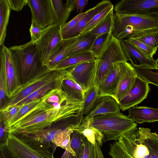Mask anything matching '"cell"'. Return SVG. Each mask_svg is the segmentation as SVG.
<instances>
[{
	"instance_id": "cell-48",
	"label": "cell",
	"mask_w": 158,
	"mask_h": 158,
	"mask_svg": "<svg viewBox=\"0 0 158 158\" xmlns=\"http://www.w3.org/2000/svg\"><path fill=\"white\" fill-rule=\"evenodd\" d=\"M0 151V158H9L6 154L4 152L3 149H2Z\"/></svg>"
},
{
	"instance_id": "cell-23",
	"label": "cell",
	"mask_w": 158,
	"mask_h": 158,
	"mask_svg": "<svg viewBox=\"0 0 158 158\" xmlns=\"http://www.w3.org/2000/svg\"><path fill=\"white\" fill-rule=\"evenodd\" d=\"M80 37L79 35L70 39H62L53 51L49 59L48 68L52 70L59 62L66 58L70 49Z\"/></svg>"
},
{
	"instance_id": "cell-1",
	"label": "cell",
	"mask_w": 158,
	"mask_h": 158,
	"mask_svg": "<svg viewBox=\"0 0 158 158\" xmlns=\"http://www.w3.org/2000/svg\"><path fill=\"white\" fill-rule=\"evenodd\" d=\"M47 99L17 121L9 125V133L20 137L34 135L81 111L82 103H75L68 99L62 106H55L48 102Z\"/></svg>"
},
{
	"instance_id": "cell-19",
	"label": "cell",
	"mask_w": 158,
	"mask_h": 158,
	"mask_svg": "<svg viewBox=\"0 0 158 158\" xmlns=\"http://www.w3.org/2000/svg\"><path fill=\"white\" fill-rule=\"evenodd\" d=\"M137 76L135 69L131 64L125 62L118 86L112 96L118 103L119 101L129 91Z\"/></svg>"
},
{
	"instance_id": "cell-30",
	"label": "cell",
	"mask_w": 158,
	"mask_h": 158,
	"mask_svg": "<svg viewBox=\"0 0 158 158\" xmlns=\"http://www.w3.org/2000/svg\"><path fill=\"white\" fill-rule=\"evenodd\" d=\"M96 37L89 33L81 35L69 52L67 57L80 52L91 51L92 46Z\"/></svg>"
},
{
	"instance_id": "cell-3",
	"label": "cell",
	"mask_w": 158,
	"mask_h": 158,
	"mask_svg": "<svg viewBox=\"0 0 158 158\" xmlns=\"http://www.w3.org/2000/svg\"><path fill=\"white\" fill-rule=\"evenodd\" d=\"M22 84L35 77L41 70L48 68L43 65L35 45L31 41L8 48Z\"/></svg>"
},
{
	"instance_id": "cell-27",
	"label": "cell",
	"mask_w": 158,
	"mask_h": 158,
	"mask_svg": "<svg viewBox=\"0 0 158 158\" xmlns=\"http://www.w3.org/2000/svg\"><path fill=\"white\" fill-rule=\"evenodd\" d=\"M78 126L72 125L65 128L58 129L55 133L52 143L56 147H60L67 151L74 156L76 154L70 146V135L73 131L72 127Z\"/></svg>"
},
{
	"instance_id": "cell-49",
	"label": "cell",
	"mask_w": 158,
	"mask_h": 158,
	"mask_svg": "<svg viewBox=\"0 0 158 158\" xmlns=\"http://www.w3.org/2000/svg\"><path fill=\"white\" fill-rule=\"evenodd\" d=\"M84 144V143H83ZM84 146L82 151V152L81 153V156L80 157V158H83V153H84Z\"/></svg>"
},
{
	"instance_id": "cell-25",
	"label": "cell",
	"mask_w": 158,
	"mask_h": 158,
	"mask_svg": "<svg viewBox=\"0 0 158 158\" xmlns=\"http://www.w3.org/2000/svg\"><path fill=\"white\" fill-rule=\"evenodd\" d=\"M140 141L148 148L151 158H158V134L149 128H139Z\"/></svg>"
},
{
	"instance_id": "cell-5",
	"label": "cell",
	"mask_w": 158,
	"mask_h": 158,
	"mask_svg": "<svg viewBox=\"0 0 158 158\" xmlns=\"http://www.w3.org/2000/svg\"><path fill=\"white\" fill-rule=\"evenodd\" d=\"M6 147L13 158H54L53 148L30 136L20 137L9 133Z\"/></svg>"
},
{
	"instance_id": "cell-6",
	"label": "cell",
	"mask_w": 158,
	"mask_h": 158,
	"mask_svg": "<svg viewBox=\"0 0 158 158\" xmlns=\"http://www.w3.org/2000/svg\"><path fill=\"white\" fill-rule=\"evenodd\" d=\"M63 73V70H52L48 68L41 70L35 77L22 84L14 95L0 108V111L8 110L44 85L59 78Z\"/></svg>"
},
{
	"instance_id": "cell-10",
	"label": "cell",
	"mask_w": 158,
	"mask_h": 158,
	"mask_svg": "<svg viewBox=\"0 0 158 158\" xmlns=\"http://www.w3.org/2000/svg\"><path fill=\"white\" fill-rule=\"evenodd\" d=\"M98 65L97 59L73 66L66 70L67 75L80 85L84 92L94 82Z\"/></svg>"
},
{
	"instance_id": "cell-40",
	"label": "cell",
	"mask_w": 158,
	"mask_h": 158,
	"mask_svg": "<svg viewBox=\"0 0 158 158\" xmlns=\"http://www.w3.org/2000/svg\"><path fill=\"white\" fill-rule=\"evenodd\" d=\"M22 106L23 105L14 106L8 110L0 111V120L3 121L4 124L8 127L13 117Z\"/></svg>"
},
{
	"instance_id": "cell-21",
	"label": "cell",
	"mask_w": 158,
	"mask_h": 158,
	"mask_svg": "<svg viewBox=\"0 0 158 158\" xmlns=\"http://www.w3.org/2000/svg\"><path fill=\"white\" fill-rule=\"evenodd\" d=\"M112 4L110 1L103 0L98 3L94 7L87 10L86 15L75 27L62 37V39H69L78 36L95 15Z\"/></svg>"
},
{
	"instance_id": "cell-39",
	"label": "cell",
	"mask_w": 158,
	"mask_h": 158,
	"mask_svg": "<svg viewBox=\"0 0 158 158\" xmlns=\"http://www.w3.org/2000/svg\"><path fill=\"white\" fill-rule=\"evenodd\" d=\"M108 154L112 158H131L118 141L110 144Z\"/></svg>"
},
{
	"instance_id": "cell-31",
	"label": "cell",
	"mask_w": 158,
	"mask_h": 158,
	"mask_svg": "<svg viewBox=\"0 0 158 158\" xmlns=\"http://www.w3.org/2000/svg\"><path fill=\"white\" fill-rule=\"evenodd\" d=\"M11 8L7 0H0V45L3 44L6 35V29Z\"/></svg>"
},
{
	"instance_id": "cell-33",
	"label": "cell",
	"mask_w": 158,
	"mask_h": 158,
	"mask_svg": "<svg viewBox=\"0 0 158 158\" xmlns=\"http://www.w3.org/2000/svg\"><path fill=\"white\" fill-rule=\"evenodd\" d=\"M114 6L112 4L96 14L89 22L78 36L88 33L103 20L110 11L114 9Z\"/></svg>"
},
{
	"instance_id": "cell-12",
	"label": "cell",
	"mask_w": 158,
	"mask_h": 158,
	"mask_svg": "<svg viewBox=\"0 0 158 158\" xmlns=\"http://www.w3.org/2000/svg\"><path fill=\"white\" fill-rule=\"evenodd\" d=\"M137 126L123 134L118 141L131 158H151L147 147L139 139Z\"/></svg>"
},
{
	"instance_id": "cell-34",
	"label": "cell",
	"mask_w": 158,
	"mask_h": 158,
	"mask_svg": "<svg viewBox=\"0 0 158 158\" xmlns=\"http://www.w3.org/2000/svg\"><path fill=\"white\" fill-rule=\"evenodd\" d=\"M112 36V32L105 33L96 37L91 51L97 58L107 46Z\"/></svg>"
},
{
	"instance_id": "cell-9",
	"label": "cell",
	"mask_w": 158,
	"mask_h": 158,
	"mask_svg": "<svg viewBox=\"0 0 158 158\" xmlns=\"http://www.w3.org/2000/svg\"><path fill=\"white\" fill-rule=\"evenodd\" d=\"M60 28L54 24L48 26L44 30L39 39L34 43L41 56L43 65L48 67L53 51L63 39Z\"/></svg>"
},
{
	"instance_id": "cell-13",
	"label": "cell",
	"mask_w": 158,
	"mask_h": 158,
	"mask_svg": "<svg viewBox=\"0 0 158 158\" xmlns=\"http://www.w3.org/2000/svg\"><path fill=\"white\" fill-rule=\"evenodd\" d=\"M148 84L137 76L129 91L119 101L120 109L123 111L128 110L146 99L150 90Z\"/></svg>"
},
{
	"instance_id": "cell-4",
	"label": "cell",
	"mask_w": 158,
	"mask_h": 158,
	"mask_svg": "<svg viewBox=\"0 0 158 158\" xmlns=\"http://www.w3.org/2000/svg\"><path fill=\"white\" fill-rule=\"evenodd\" d=\"M89 125L99 131L102 141H118L121 136L137 124L121 112L95 116L86 120Z\"/></svg>"
},
{
	"instance_id": "cell-2",
	"label": "cell",
	"mask_w": 158,
	"mask_h": 158,
	"mask_svg": "<svg viewBox=\"0 0 158 158\" xmlns=\"http://www.w3.org/2000/svg\"><path fill=\"white\" fill-rule=\"evenodd\" d=\"M113 36L119 41L158 30V15L114 13Z\"/></svg>"
},
{
	"instance_id": "cell-7",
	"label": "cell",
	"mask_w": 158,
	"mask_h": 158,
	"mask_svg": "<svg viewBox=\"0 0 158 158\" xmlns=\"http://www.w3.org/2000/svg\"><path fill=\"white\" fill-rule=\"evenodd\" d=\"M98 65L95 82L98 86L108 74L114 63L128 61L120 41L112 35L106 47L96 59Z\"/></svg>"
},
{
	"instance_id": "cell-26",
	"label": "cell",
	"mask_w": 158,
	"mask_h": 158,
	"mask_svg": "<svg viewBox=\"0 0 158 158\" xmlns=\"http://www.w3.org/2000/svg\"><path fill=\"white\" fill-rule=\"evenodd\" d=\"M64 79L62 89L68 97L75 102L82 103L85 92L81 86L69 77L64 70Z\"/></svg>"
},
{
	"instance_id": "cell-46",
	"label": "cell",
	"mask_w": 158,
	"mask_h": 158,
	"mask_svg": "<svg viewBox=\"0 0 158 158\" xmlns=\"http://www.w3.org/2000/svg\"><path fill=\"white\" fill-rule=\"evenodd\" d=\"M88 0H74L75 8L77 9V12L79 10L78 14L83 13L84 10L87 4Z\"/></svg>"
},
{
	"instance_id": "cell-22",
	"label": "cell",
	"mask_w": 158,
	"mask_h": 158,
	"mask_svg": "<svg viewBox=\"0 0 158 158\" xmlns=\"http://www.w3.org/2000/svg\"><path fill=\"white\" fill-rule=\"evenodd\" d=\"M128 116L136 123L158 121V108L136 105L128 109Z\"/></svg>"
},
{
	"instance_id": "cell-17",
	"label": "cell",
	"mask_w": 158,
	"mask_h": 158,
	"mask_svg": "<svg viewBox=\"0 0 158 158\" xmlns=\"http://www.w3.org/2000/svg\"><path fill=\"white\" fill-rule=\"evenodd\" d=\"M125 62L113 63L108 74L98 87L100 96H112L117 89L122 75Z\"/></svg>"
},
{
	"instance_id": "cell-11",
	"label": "cell",
	"mask_w": 158,
	"mask_h": 158,
	"mask_svg": "<svg viewBox=\"0 0 158 158\" xmlns=\"http://www.w3.org/2000/svg\"><path fill=\"white\" fill-rule=\"evenodd\" d=\"M115 13L158 15V0H122L114 7Z\"/></svg>"
},
{
	"instance_id": "cell-24",
	"label": "cell",
	"mask_w": 158,
	"mask_h": 158,
	"mask_svg": "<svg viewBox=\"0 0 158 158\" xmlns=\"http://www.w3.org/2000/svg\"><path fill=\"white\" fill-rule=\"evenodd\" d=\"M96 59L91 51L80 52L66 57L55 65L52 70H65L76 65Z\"/></svg>"
},
{
	"instance_id": "cell-35",
	"label": "cell",
	"mask_w": 158,
	"mask_h": 158,
	"mask_svg": "<svg viewBox=\"0 0 158 158\" xmlns=\"http://www.w3.org/2000/svg\"><path fill=\"white\" fill-rule=\"evenodd\" d=\"M137 76L158 87V72H154L151 69L142 67L133 66Z\"/></svg>"
},
{
	"instance_id": "cell-37",
	"label": "cell",
	"mask_w": 158,
	"mask_h": 158,
	"mask_svg": "<svg viewBox=\"0 0 158 158\" xmlns=\"http://www.w3.org/2000/svg\"><path fill=\"white\" fill-rule=\"evenodd\" d=\"M147 57L153 58L157 50H154L136 37H131L125 40Z\"/></svg>"
},
{
	"instance_id": "cell-36",
	"label": "cell",
	"mask_w": 158,
	"mask_h": 158,
	"mask_svg": "<svg viewBox=\"0 0 158 158\" xmlns=\"http://www.w3.org/2000/svg\"><path fill=\"white\" fill-rule=\"evenodd\" d=\"M84 150L83 158H104L100 146L95 147L84 136Z\"/></svg>"
},
{
	"instance_id": "cell-28",
	"label": "cell",
	"mask_w": 158,
	"mask_h": 158,
	"mask_svg": "<svg viewBox=\"0 0 158 158\" xmlns=\"http://www.w3.org/2000/svg\"><path fill=\"white\" fill-rule=\"evenodd\" d=\"M74 130L83 135L94 146L98 143L99 146H102V135L98 130L89 126L86 120L82 122L78 126L74 127L73 128Z\"/></svg>"
},
{
	"instance_id": "cell-42",
	"label": "cell",
	"mask_w": 158,
	"mask_h": 158,
	"mask_svg": "<svg viewBox=\"0 0 158 158\" xmlns=\"http://www.w3.org/2000/svg\"><path fill=\"white\" fill-rule=\"evenodd\" d=\"M44 30L35 21L31 19V24L29 29L31 41L33 43L36 41L41 36Z\"/></svg>"
},
{
	"instance_id": "cell-18",
	"label": "cell",
	"mask_w": 158,
	"mask_h": 158,
	"mask_svg": "<svg viewBox=\"0 0 158 158\" xmlns=\"http://www.w3.org/2000/svg\"><path fill=\"white\" fill-rule=\"evenodd\" d=\"M120 110L118 102L112 96H100L96 101L90 112L84 117L82 122L97 115L120 113Z\"/></svg>"
},
{
	"instance_id": "cell-43",
	"label": "cell",
	"mask_w": 158,
	"mask_h": 158,
	"mask_svg": "<svg viewBox=\"0 0 158 158\" xmlns=\"http://www.w3.org/2000/svg\"><path fill=\"white\" fill-rule=\"evenodd\" d=\"M5 75L4 70L0 67V108L3 106L6 95L5 93Z\"/></svg>"
},
{
	"instance_id": "cell-29",
	"label": "cell",
	"mask_w": 158,
	"mask_h": 158,
	"mask_svg": "<svg viewBox=\"0 0 158 158\" xmlns=\"http://www.w3.org/2000/svg\"><path fill=\"white\" fill-rule=\"evenodd\" d=\"M100 97L98 86L94 82L84 93L81 110L83 115H86L90 112L95 102Z\"/></svg>"
},
{
	"instance_id": "cell-38",
	"label": "cell",
	"mask_w": 158,
	"mask_h": 158,
	"mask_svg": "<svg viewBox=\"0 0 158 158\" xmlns=\"http://www.w3.org/2000/svg\"><path fill=\"white\" fill-rule=\"evenodd\" d=\"M133 37L138 38L152 48L157 50L158 30L138 34Z\"/></svg>"
},
{
	"instance_id": "cell-45",
	"label": "cell",
	"mask_w": 158,
	"mask_h": 158,
	"mask_svg": "<svg viewBox=\"0 0 158 158\" xmlns=\"http://www.w3.org/2000/svg\"><path fill=\"white\" fill-rule=\"evenodd\" d=\"M11 9L16 11L21 10L25 6L28 5V0H7Z\"/></svg>"
},
{
	"instance_id": "cell-15",
	"label": "cell",
	"mask_w": 158,
	"mask_h": 158,
	"mask_svg": "<svg viewBox=\"0 0 158 158\" xmlns=\"http://www.w3.org/2000/svg\"><path fill=\"white\" fill-rule=\"evenodd\" d=\"M31 19L43 29L54 24L50 0H28Z\"/></svg>"
},
{
	"instance_id": "cell-41",
	"label": "cell",
	"mask_w": 158,
	"mask_h": 158,
	"mask_svg": "<svg viewBox=\"0 0 158 158\" xmlns=\"http://www.w3.org/2000/svg\"><path fill=\"white\" fill-rule=\"evenodd\" d=\"M87 10L82 14H78L69 22L67 23L60 28L62 37L71 29L75 27L80 21L86 15Z\"/></svg>"
},
{
	"instance_id": "cell-32",
	"label": "cell",
	"mask_w": 158,
	"mask_h": 158,
	"mask_svg": "<svg viewBox=\"0 0 158 158\" xmlns=\"http://www.w3.org/2000/svg\"><path fill=\"white\" fill-rule=\"evenodd\" d=\"M113 10L107 15L104 19L88 33L96 37L105 33L112 32L114 26Z\"/></svg>"
},
{
	"instance_id": "cell-14",
	"label": "cell",
	"mask_w": 158,
	"mask_h": 158,
	"mask_svg": "<svg viewBox=\"0 0 158 158\" xmlns=\"http://www.w3.org/2000/svg\"><path fill=\"white\" fill-rule=\"evenodd\" d=\"M83 118L84 116L81 112L55 123L34 135L29 136L40 143L48 144L55 150L56 147L52 142L56 132L60 129L65 128L72 125H79L82 122Z\"/></svg>"
},
{
	"instance_id": "cell-44",
	"label": "cell",
	"mask_w": 158,
	"mask_h": 158,
	"mask_svg": "<svg viewBox=\"0 0 158 158\" xmlns=\"http://www.w3.org/2000/svg\"><path fill=\"white\" fill-rule=\"evenodd\" d=\"M8 127L6 125L3 121L0 120V149L6 147L7 144L9 133Z\"/></svg>"
},
{
	"instance_id": "cell-16",
	"label": "cell",
	"mask_w": 158,
	"mask_h": 158,
	"mask_svg": "<svg viewBox=\"0 0 158 158\" xmlns=\"http://www.w3.org/2000/svg\"><path fill=\"white\" fill-rule=\"evenodd\" d=\"M123 52L128 60L133 66L140 67L158 71V57H147L125 40L120 41Z\"/></svg>"
},
{
	"instance_id": "cell-47",
	"label": "cell",
	"mask_w": 158,
	"mask_h": 158,
	"mask_svg": "<svg viewBox=\"0 0 158 158\" xmlns=\"http://www.w3.org/2000/svg\"><path fill=\"white\" fill-rule=\"evenodd\" d=\"M61 158H80L77 156H74L73 154L65 150Z\"/></svg>"
},
{
	"instance_id": "cell-8",
	"label": "cell",
	"mask_w": 158,
	"mask_h": 158,
	"mask_svg": "<svg viewBox=\"0 0 158 158\" xmlns=\"http://www.w3.org/2000/svg\"><path fill=\"white\" fill-rule=\"evenodd\" d=\"M0 46V67L5 72L6 95L10 99L19 90L21 83L8 48L4 44Z\"/></svg>"
},
{
	"instance_id": "cell-20",
	"label": "cell",
	"mask_w": 158,
	"mask_h": 158,
	"mask_svg": "<svg viewBox=\"0 0 158 158\" xmlns=\"http://www.w3.org/2000/svg\"><path fill=\"white\" fill-rule=\"evenodd\" d=\"M54 24L61 28L65 24L71 13L75 8L74 0H50Z\"/></svg>"
}]
</instances>
